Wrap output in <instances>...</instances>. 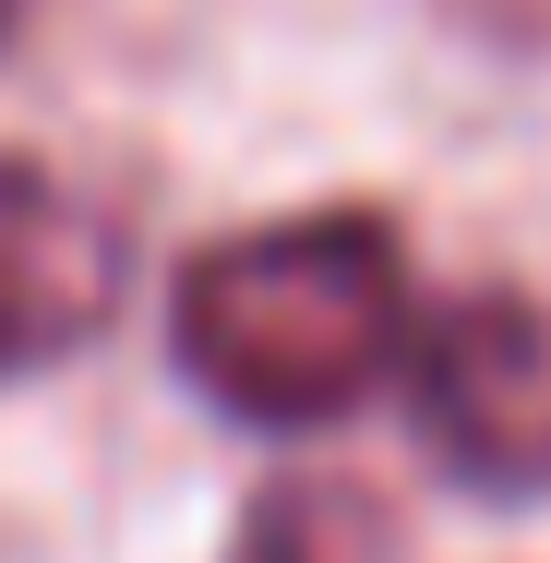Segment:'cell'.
<instances>
[{
  "instance_id": "5b68a950",
  "label": "cell",
  "mask_w": 551,
  "mask_h": 563,
  "mask_svg": "<svg viewBox=\"0 0 551 563\" xmlns=\"http://www.w3.org/2000/svg\"><path fill=\"white\" fill-rule=\"evenodd\" d=\"M36 12H48V0H0V48H12V36H24Z\"/></svg>"
},
{
  "instance_id": "7a4b0ae2",
  "label": "cell",
  "mask_w": 551,
  "mask_h": 563,
  "mask_svg": "<svg viewBox=\"0 0 551 563\" xmlns=\"http://www.w3.org/2000/svg\"><path fill=\"white\" fill-rule=\"evenodd\" d=\"M408 396H420L432 455L467 492H492V504L551 492V312L528 288H455L408 336Z\"/></svg>"
},
{
  "instance_id": "6da1fadb",
  "label": "cell",
  "mask_w": 551,
  "mask_h": 563,
  "mask_svg": "<svg viewBox=\"0 0 551 563\" xmlns=\"http://www.w3.org/2000/svg\"><path fill=\"white\" fill-rule=\"evenodd\" d=\"M420 336L408 240L384 205H312L205 240L168 276V360L240 432H324L348 420Z\"/></svg>"
},
{
  "instance_id": "277c9868",
  "label": "cell",
  "mask_w": 551,
  "mask_h": 563,
  "mask_svg": "<svg viewBox=\"0 0 551 563\" xmlns=\"http://www.w3.org/2000/svg\"><path fill=\"white\" fill-rule=\"evenodd\" d=\"M228 563H396V516L360 479H276L252 492Z\"/></svg>"
},
{
  "instance_id": "3957f363",
  "label": "cell",
  "mask_w": 551,
  "mask_h": 563,
  "mask_svg": "<svg viewBox=\"0 0 551 563\" xmlns=\"http://www.w3.org/2000/svg\"><path fill=\"white\" fill-rule=\"evenodd\" d=\"M120 288H132V252L109 205L60 180L48 156H0V384L97 347Z\"/></svg>"
}]
</instances>
